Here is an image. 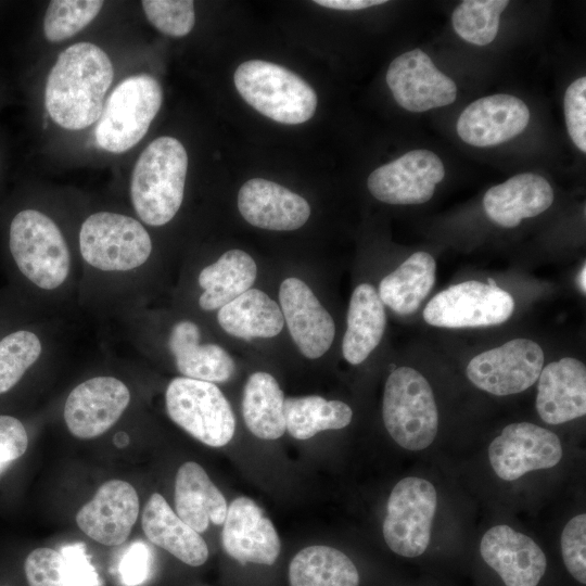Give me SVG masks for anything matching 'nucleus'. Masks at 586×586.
Returning a JSON list of instances; mask_svg holds the SVG:
<instances>
[{
	"mask_svg": "<svg viewBox=\"0 0 586 586\" xmlns=\"http://www.w3.org/2000/svg\"><path fill=\"white\" fill-rule=\"evenodd\" d=\"M445 176L441 158L429 150H413L374 169L367 181L370 193L394 205L422 204Z\"/></svg>",
	"mask_w": 586,
	"mask_h": 586,
	"instance_id": "obj_13",
	"label": "nucleus"
},
{
	"mask_svg": "<svg viewBox=\"0 0 586 586\" xmlns=\"http://www.w3.org/2000/svg\"><path fill=\"white\" fill-rule=\"evenodd\" d=\"M165 400L169 418L203 444L222 447L232 440L234 415L214 383L175 378L167 386Z\"/></svg>",
	"mask_w": 586,
	"mask_h": 586,
	"instance_id": "obj_7",
	"label": "nucleus"
},
{
	"mask_svg": "<svg viewBox=\"0 0 586 586\" xmlns=\"http://www.w3.org/2000/svg\"><path fill=\"white\" fill-rule=\"evenodd\" d=\"M151 561V552L145 544L141 542L131 544L119 564V573L124 584L127 586L142 584L150 574Z\"/></svg>",
	"mask_w": 586,
	"mask_h": 586,
	"instance_id": "obj_43",
	"label": "nucleus"
},
{
	"mask_svg": "<svg viewBox=\"0 0 586 586\" xmlns=\"http://www.w3.org/2000/svg\"><path fill=\"white\" fill-rule=\"evenodd\" d=\"M141 4L149 22L167 36H186L194 26L195 12L191 0H144Z\"/></svg>",
	"mask_w": 586,
	"mask_h": 586,
	"instance_id": "obj_37",
	"label": "nucleus"
},
{
	"mask_svg": "<svg viewBox=\"0 0 586 586\" xmlns=\"http://www.w3.org/2000/svg\"><path fill=\"white\" fill-rule=\"evenodd\" d=\"M566 129L573 143L586 152V77L573 81L564 94Z\"/></svg>",
	"mask_w": 586,
	"mask_h": 586,
	"instance_id": "obj_40",
	"label": "nucleus"
},
{
	"mask_svg": "<svg viewBox=\"0 0 586 586\" xmlns=\"http://www.w3.org/2000/svg\"><path fill=\"white\" fill-rule=\"evenodd\" d=\"M507 0H464L453 12L455 31L466 41L486 46L497 36L499 17Z\"/></svg>",
	"mask_w": 586,
	"mask_h": 586,
	"instance_id": "obj_34",
	"label": "nucleus"
},
{
	"mask_svg": "<svg viewBox=\"0 0 586 586\" xmlns=\"http://www.w3.org/2000/svg\"><path fill=\"white\" fill-rule=\"evenodd\" d=\"M176 366L186 378L221 383L234 373V361L219 345H200V329L188 320L176 323L168 341Z\"/></svg>",
	"mask_w": 586,
	"mask_h": 586,
	"instance_id": "obj_26",
	"label": "nucleus"
},
{
	"mask_svg": "<svg viewBox=\"0 0 586 586\" xmlns=\"http://www.w3.org/2000/svg\"><path fill=\"white\" fill-rule=\"evenodd\" d=\"M290 586H358L359 573L342 551L323 545L298 551L289 566Z\"/></svg>",
	"mask_w": 586,
	"mask_h": 586,
	"instance_id": "obj_32",
	"label": "nucleus"
},
{
	"mask_svg": "<svg viewBox=\"0 0 586 586\" xmlns=\"http://www.w3.org/2000/svg\"><path fill=\"white\" fill-rule=\"evenodd\" d=\"M256 276V263L247 253L238 249L227 251L199 275V284L204 290L199 298L200 307L220 309L250 290Z\"/></svg>",
	"mask_w": 586,
	"mask_h": 586,
	"instance_id": "obj_29",
	"label": "nucleus"
},
{
	"mask_svg": "<svg viewBox=\"0 0 586 586\" xmlns=\"http://www.w3.org/2000/svg\"><path fill=\"white\" fill-rule=\"evenodd\" d=\"M103 3L100 0L50 1L43 18L47 40L60 42L71 38L94 20Z\"/></svg>",
	"mask_w": 586,
	"mask_h": 586,
	"instance_id": "obj_35",
	"label": "nucleus"
},
{
	"mask_svg": "<svg viewBox=\"0 0 586 586\" xmlns=\"http://www.w3.org/2000/svg\"><path fill=\"white\" fill-rule=\"evenodd\" d=\"M488 282H489V283H487L488 285H491V286H497L496 281L493 280L492 278L488 279Z\"/></svg>",
	"mask_w": 586,
	"mask_h": 586,
	"instance_id": "obj_47",
	"label": "nucleus"
},
{
	"mask_svg": "<svg viewBox=\"0 0 586 586\" xmlns=\"http://www.w3.org/2000/svg\"><path fill=\"white\" fill-rule=\"evenodd\" d=\"M382 417L388 434L403 448L429 447L437 433L438 412L428 380L410 367L393 370L384 387Z\"/></svg>",
	"mask_w": 586,
	"mask_h": 586,
	"instance_id": "obj_4",
	"label": "nucleus"
},
{
	"mask_svg": "<svg viewBox=\"0 0 586 586\" xmlns=\"http://www.w3.org/2000/svg\"><path fill=\"white\" fill-rule=\"evenodd\" d=\"M188 155L174 137L153 140L133 167L130 196L140 219L150 226L170 221L181 206Z\"/></svg>",
	"mask_w": 586,
	"mask_h": 586,
	"instance_id": "obj_2",
	"label": "nucleus"
},
{
	"mask_svg": "<svg viewBox=\"0 0 586 586\" xmlns=\"http://www.w3.org/2000/svg\"><path fill=\"white\" fill-rule=\"evenodd\" d=\"M238 207L252 226L277 231L298 229L310 215L303 196L262 178L250 179L240 188Z\"/></svg>",
	"mask_w": 586,
	"mask_h": 586,
	"instance_id": "obj_21",
	"label": "nucleus"
},
{
	"mask_svg": "<svg viewBox=\"0 0 586 586\" xmlns=\"http://www.w3.org/2000/svg\"><path fill=\"white\" fill-rule=\"evenodd\" d=\"M175 508L177 515L200 534L209 522L222 524L228 506L205 470L194 461H187L176 474Z\"/></svg>",
	"mask_w": 586,
	"mask_h": 586,
	"instance_id": "obj_25",
	"label": "nucleus"
},
{
	"mask_svg": "<svg viewBox=\"0 0 586 586\" xmlns=\"http://www.w3.org/2000/svg\"><path fill=\"white\" fill-rule=\"evenodd\" d=\"M240 95L266 117L286 125L310 119L317 94L298 75L275 63L251 60L233 75Z\"/></svg>",
	"mask_w": 586,
	"mask_h": 586,
	"instance_id": "obj_3",
	"label": "nucleus"
},
{
	"mask_svg": "<svg viewBox=\"0 0 586 586\" xmlns=\"http://www.w3.org/2000/svg\"><path fill=\"white\" fill-rule=\"evenodd\" d=\"M141 525L152 544L183 563L200 566L206 562L208 548L205 540L173 511L161 494L153 493L148 499Z\"/></svg>",
	"mask_w": 586,
	"mask_h": 586,
	"instance_id": "obj_24",
	"label": "nucleus"
},
{
	"mask_svg": "<svg viewBox=\"0 0 586 586\" xmlns=\"http://www.w3.org/2000/svg\"><path fill=\"white\" fill-rule=\"evenodd\" d=\"M139 508L137 491L130 483L110 480L78 510L76 523L91 539L105 546H118L131 533Z\"/></svg>",
	"mask_w": 586,
	"mask_h": 586,
	"instance_id": "obj_17",
	"label": "nucleus"
},
{
	"mask_svg": "<svg viewBox=\"0 0 586 586\" xmlns=\"http://www.w3.org/2000/svg\"><path fill=\"white\" fill-rule=\"evenodd\" d=\"M27 446L23 423L12 416L0 415V462L11 463L25 454Z\"/></svg>",
	"mask_w": 586,
	"mask_h": 586,
	"instance_id": "obj_42",
	"label": "nucleus"
},
{
	"mask_svg": "<svg viewBox=\"0 0 586 586\" xmlns=\"http://www.w3.org/2000/svg\"><path fill=\"white\" fill-rule=\"evenodd\" d=\"M24 570L29 586H73L63 557L52 548L34 549Z\"/></svg>",
	"mask_w": 586,
	"mask_h": 586,
	"instance_id": "obj_38",
	"label": "nucleus"
},
{
	"mask_svg": "<svg viewBox=\"0 0 586 586\" xmlns=\"http://www.w3.org/2000/svg\"><path fill=\"white\" fill-rule=\"evenodd\" d=\"M346 321L343 356L349 364L359 365L379 345L386 324L384 305L371 284L356 286L351 296Z\"/></svg>",
	"mask_w": 586,
	"mask_h": 586,
	"instance_id": "obj_27",
	"label": "nucleus"
},
{
	"mask_svg": "<svg viewBox=\"0 0 586 586\" xmlns=\"http://www.w3.org/2000/svg\"><path fill=\"white\" fill-rule=\"evenodd\" d=\"M513 309L514 300L507 291L480 281H466L437 293L426 304L423 318L434 327H488L507 321Z\"/></svg>",
	"mask_w": 586,
	"mask_h": 586,
	"instance_id": "obj_10",
	"label": "nucleus"
},
{
	"mask_svg": "<svg viewBox=\"0 0 586 586\" xmlns=\"http://www.w3.org/2000/svg\"><path fill=\"white\" fill-rule=\"evenodd\" d=\"M553 196V190L544 177L524 173L489 188L483 198V207L493 222L514 228L522 219L549 208Z\"/></svg>",
	"mask_w": 586,
	"mask_h": 586,
	"instance_id": "obj_23",
	"label": "nucleus"
},
{
	"mask_svg": "<svg viewBox=\"0 0 586 586\" xmlns=\"http://www.w3.org/2000/svg\"><path fill=\"white\" fill-rule=\"evenodd\" d=\"M353 418L351 407L321 396L284 399L285 430L296 440H308L320 431L347 426Z\"/></svg>",
	"mask_w": 586,
	"mask_h": 586,
	"instance_id": "obj_33",
	"label": "nucleus"
},
{
	"mask_svg": "<svg viewBox=\"0 0 586 586\" xmlns=\"http://www.w3.org/2000/svg\"><path fill=\"white\" fill-rule=\"evenodd\" d=\"M437 496L426 480L408 476L392 489L383 522V537L395 553L415 558L421 556L431 539Z\"/></svg>",
	"mask_w": 586,
	"mask_h": 586,
	"instance_id": "obj_9",
	"label": "nucleus"
},
{
	"mask_svg": "<svg viewBox=\"0 0 586 586\" xmlns=\"http://www.w3.org/2000/svg\"><path fill=\"white\" fill-rule=\"evenodd\" d=\"M386 82L395 101L410 112L446 106L457 97L455 81L420 49L394 59L386 73Z\"/></svg>",
	"mask_w": 586,
	"mask_h": 586,
	"instance_id": "obj_14",
	"label": "nucleus"
},
{
	"mask_svg": "<svg viewBox=\"0 0 586 586\" xmlns=\"http://www.w3.org/2000/svg\"><path fill=\"white\" fill-rule=\"evenodd\" d=\"M113 77V64L100 47L91 42L69 46L47 78L44 103L49 116L68 130L94 124Z\"/></svg>",
	"mask_w": 586,
	"mask_h": 586,
	"instance_id": "obj_1",
	"label": "nucleus"
},
{
	"mask_svg": "<svg viewBox=\"0 0 586 586\" xmlns=\"http://www.w3.org/2000/svg\"><path fill=\"white\" fill-rule=\"evenodd\" d=\"M10 463L8 462H0V475L8 469Z\"/></svg>",
	"mask_w": 586,
	"mask_h": 586,
	"instance_id": "obj_46",
	"label": "nucleus"
},
{
	"mask_svg": "<svg viewBox=\"0 0 586 586\" xmlns=\"http://www.w3.org/2000/svg\"><path fill=\"white\" fill-rule=\"evenodd\" d=\"M561 552L568 572L586 584V514L571 519L561 534Z\"/></svg>",
	"mask_w": 586,
	"mask_h": 586,
	"instance_id": "obj_39",
	"label": "nucleus"
},
{
	"mask_svg": "<svg viewBox=\"0 0 586 586\" xmlns=\"http://www.w3.org/2000/svg\"><path fill=\"white\" fill-rule=\"evenodd\" d=\"M530 122V111L519 98L493 94L468 105L457 120L461 140L474 146H493L520 135Z\"/></svg>",
	"mask_w": 586,
	"mask_h": 586,
	"instance_id": "obj_20",
	"label": "nucleus"
},
{
	"mask_svg": "<svg viewBox=\"0 0 586 586\" xmlns=\"http://www.w3.org/2000/svg\"><path fill=\"white\" fill-rule=\"evenodd\" d=\"M217 319L227 333L244 340L276 336L284 323L279 305L258 289H250L222 306Z\"/></svg>",
	"mask_w": 586,
	"mask_h": 586,
	"instance_id": "obj_28",
	"label": "nucleus"
},
{
	"mask_svg": "<svg viewBox=\"0 0 586 586\" xmlns=\"http://www.w3.org/2000/svg\"><path fill=\"white\" fill-rule=\"evenodd\" d=\"M242 413L250 432L262 440H277L285 431L284 396L277 380L257 371L247 379L242 398Z\"/></svg>",
	"mask_w": 586,
	"mask_h": 586,
	"instance_id": "obj_31",
	"label": "nucleus"
},
{
	"mask_svg": "<svg viewBox=\"0 0 586 586\" xmlns=\"http://www.w3.org/2000/svg\"><path fill=\"white\" fill-rule=\"evenodd\" d=\"M10 251L21 272L41 289H56L68 276L66 242L55 222L41 212L16 214L10 226Z\"/></svg>",
	"mask_w": 586,
	"mask_h": 586,
	"instance_id": "obj_6",
	"label": "nucleus"
},
{
	"mask_svg": "<svg viewBox=\"0 0 586 586\" xmlns=\"http://www.w3.org/2000/svg\"><path fill=\"white\" fill-rule=\"evenodd\" d=\"M562 455L559 437L530 422L508 424L488 447L491 466L505 481H514L530 471L552 468Z\"/></svg>",
	"mask_w": 586,
	"mask_h": 586,
	"instance_id": "obj_12",
	"label": "nucleus"
},
{
	"mask_svg": "<svg viewBox=\"0 0 586 586\" xmlns=\"http://www.w3.org/2000/svg\"><path fill=\"white\" fill-rule=\"evenodd\" d=\"M279 301L283 319L300 352L310 359L321 357L335 334L331 315L309 286L294 277L281 283Z\"/></svg>",
	"mask_w": 586,
	"mask_h": 586,
	"instance_id": "obj_18",
	"label": "nucleus"
},
{
	"mask_svg": "<svg viewBox=\"0 0 586 586\" xmlns=\"http://www.w3.org/2000/svg\"><path fill=\"white\" fill-rule=\"evenodd\" d=\"M221 544L229 557L240 563L273 564L281 543L272 522L251 498L240 496L227 509Z\"/></svg>",
	"mask_w": 586,
	"mask_h": 586,
	"instance_id": "obj_16",
	"label": "nucleus"
},
{
	"mask_svg": "<svg viewBox=\"0 0 586 586\" xmlns=\"http://www.w3.org/2000/svg\"><path fill=\"white\" fill-rule=\"evenodd\" d=\"M544 360L539 344L514 339L473 357L467 366V377L476 387L493 395L518 394L538 380Z\"/></svg>",
	"mask_w": 586,
	"mask_h": 586,
	"instance_id": "obj_11",
	"label": "nucleus"
},
{
	"mask_svg": "<svg viewBox=\"0 0 586 586\" xmlns=\"http://www.w3.org/2000/svg\"><path fill=\"white\" fill-rule=\"evenodd\" d=\"M130 402L128 387L113 377H97L77 385L64 406L68 431L78 438H94L120 418Z\"/></svg>",
	"mask_w": 586,
	"mask_h": 586,
	"instance_id": "obj_15",
	"label": "nucleus"
},
{
	"mask_svg": "<svg viewBox=\"0 0 586 586\" xmlns=\"http://www.w3.org/2000/svg\"><path fill=\"white\" fill-rule=\"evenodd\" d=\"M536 411L549 424H561L586 413V367L565 357L542 369L538 377Z\"/></svg>",
	"mask_w": 586,
	"mask_h": 586,
	"instance_id": "obj_22",
	"label": "nucleus"
},
{
	"mask_svg": "<svg viewBox=\"0 0 586 586\" xmlns=\"http://www.w3.org/2000/svg\"><path fill=\"white\" fill-rule=\"evenodd\" d=\"M160 82L148 74L129 76L111 92L94 129L97 144L111 153H123L148 132L161 109Z\"/></svg>",
	"mask_w": 586,
	"mask_h": 586,
	"instance_id": "obj_5",
	"label": "nucleus"
},
{
	"mask_svg": "<svg viewBox=\"0 0 586 586\" xmlns=\"http://www.w3.org/2000/svg\"><path fill=\"white\" fill-rule=\"evenodd\" d=\"M386 1L383 0H316L315 3L334 9V10H343V11H355V10H362L367 9L373 5L383 4Z\"/></svg>",
	"mask_w": 586,
	"mask_h": 586,
	"instance_id": "obj_44",
	"label": "nucleus"
},
{
	"mask_svg": "<svg viewBox=\"0 0 586 586\" xmlns=\"http://www.w3.org/2000/svg\"><path fill=\"white\" fill-rule=\"evenodd\" d=\"M65 566L73 586H100V578L90 563L86 547L81 543L71 544L61 549Z\"/></svg>",
	"mask_w": 586,
	"mask_h": 586,
	"instance_id": "obj_41",
	"label": "nucleus"
},
{
	"mask_svg": "<svg viewBox=\"0 0 586 586\" xmlns=\"http://www.w3.org/2000/svg\"><path fill=\"white\" fill-rule=\"evenodd\" d=\"M41 353L38 336L21 330L0 341V394L11 390Z\"/></svg>",
	"mask_w": 586,
	"mask_h": 586,
	"instance_id": "obj_36",
	"label": "nucleus"
},
{
	"mask_svg": "<svg viewBox=\"0 0 586 586\" xmlns=\"http://www.w3.org/2000/svg\"><path fill=\"white\" fill-rule=\"evenodd\" d=\"M435 270L431 254L413 253L381 280L378 294L382 303L399 315L415 313L434 285Z\"/></svg>",
	"mask_w": 586,
	"mask_h": 586,
	"instance_id": "obj_30",
	"label": "nucleus"
},
{
	"mask_svg": "<svg viewBox=\"0 0 586 586\" xmlns=\"http://www.w3.org/2000/svg\"><path fill=\"white\" fill-rule=\"evenodd\" d=\"M480 552L506 586H537L547 569L540 547L508 525H496L482 537Z\"/></svg>",
	"mask_w": 586,
	"mask_h": 586,
	"instance_id": "obj_19",
	"label": "nucleus"
},
{
	"mask_svg": "<svg viewBox=\"0 0 586 586\" xmlns=\"http://www.w3.org/2000/svg\"><path fill=\"white\" fill-rule=\"evenodd\" d=\"M82 258L103 271H126L144 264L152 251L148 231L136 219L111 212L90 215L79 232Z\"/></svg>",
	"mask_w": 586,
	"mask_h": 586,
	"instance_id": "obj_8",
	"label": "nucleus"
},
{
	"mask_svg": "<svg viewBox=\"0 0 586 586\" xmlns=\"http://www.w3.org/2000/svg\"><path fill=\"white\" fill-rule=\"evenodd\" d=\"M585 278H586V267L584 265L583 268L581 269L578 278H577L579 289L584 294H585V291H586Z\"/></svg>",
	"mask_w": 586,
	"mask_h": 586,
	"instance_id": "obj_45",
	"label": "nucleus"
}]
</instances>
